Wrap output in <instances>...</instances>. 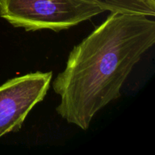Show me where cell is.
Segmentation results:
<instances>
[{"label":"cell","instance_id":"3957f363","mask_svg":"<svg viewBox=\"0 0 155 155\" xmlns=\"http://www.w3.org/2000/svg\"><path fill=\"white\" fill-rule=\"evenodd\" d=\"M52 75L51 71H37L0 86V139L21 130L29 113L46 95Z\"/></svg>","mask_w":155,"mask_h":155},{"label":"cell","instance_id":"6da1fadb","mask_svg":"<svg viewBox=\"0 0 155 155\" xmlns=\"http://www.w3.org/2000/svg\"><path fill=\"white\" fill-rule=\"evenodd\" d=\"M155 42V21L148 16L110 12L70 52L52 82L61 97L58 114L86 130L95 115L120 95L123 85Z\"/></svg>","mask_w":155,"mask_h":155},{"label":"cell","instance_id":"5b68a950","mask_svg":"<svg viewBox=\"0 0 155 155\" xmlns=\"http://www.w3.org/2000/svg\"><path fill=\"white\" fill-rule=\"evenodd\" d=\"M144 1L150 8L155 11V0H144Z\"/></svg>","mask_w":155,"mask_h":155},{"label":"cell","instance_id":"7a4b0ae2","mask_svg":"<svg viewBox=\"0 0 155 155\" xmlns=\"http://www.w3.org/2000/svg\"><path fill=\"white\" fill-rule=\"evenodd\" d=\"M103 12L84 0H0V18L26 31L59 32Z\"/></svg>","mask_w":155,"mask_h":155},{"label":"cell","instance_id":"277c9868","mask_svg":"<svg viewBox=\"0 0 155 155\" xmlns=\"http://www.w3.org/2000/svg\"><path fill=\"white\" fill-rule=\"evenodd\" d=\"M93 3L104 12L121 14H135L154 17L155 11L150 8L144 0H84Z\"/></svg>","mask_w":155,"mask_h":155}]
</instances>
